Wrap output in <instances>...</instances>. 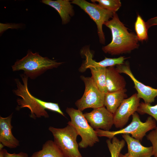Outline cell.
<instances>
[{"label":"cell","mask_w":157,"mask_h":157,"mask_svg":"<svg viewBox=\"0 0 157 157\" xmlns=\"http://www.w3.org/2000/svg\"><path fill=\"white\" fill-rule=\"evenodd\" d=\"M104 24L110 29L112 35L111 42L102 48L104 53L111 55H119L130 53L139 47L136 35L129 32L116 13L114 14L111 19Z\"/></svg>","instance_id":"6da1fadb"},{"label":"cell","mask_w":157,"mask_h":157,"mask_svg":"<svg viewBox=\"0 0 157 157\" xmlns=\"http://www.w3.org/2000/svg\"><path fill=\"white\" fill-rule=\"evenodd\" d=\"M21 77L22 83L19 79H15L17 88L13 90L15 94L21 97L17 99L18 106L17 109L28 108L30 110V116L33 119L42 117H49L46 109L57 112L65 117L58 104L44 101L33 96L28 89V77L24 74L21 75Z\"/></svg>","instance_id":"7a4b0ae2"},{"label":"cell","mask_w":157,"mask_h":157,"mask_svg":"<svg viewBox=\"0 0 157 157\" xmlns=\"http://www.w3.org/2000/svg\"><path fill=\"white\" fill-rule=\"evenodd\" d=\"M63 63L42 57L38 52L33 53L28 50L26 55L17 60L12 67L13 71L23 70L24 74L33 79L47 70L57 68Z\"/></svg>","instance_id":"3957f363"},{"label":"cell","mask_w":157,"mask_h":157,"mask_svg":"<svg viewBox=\"0 0 157 157\" xmlns=\"http://www.w3.org/2000/svg\"><path fill=\"white\" fill-rule=\"evenodd\" d=\"M156 120L151 116L148 117L145 122L141 121L139 115L136 112L132 115L131 123L125 128L116 131H110L96 129L98 136L106 137L111 139L115 135L121 134H131L132 137L141 141L148 131L156 127Z\"/></svg>","instance_id":"277c9868"},{"label":"cell","mask_w":157,"mask_h":157,"mask_svg":"<svg viewBox=\"0 0 157 157\" xmlns=\"http://www.w3.org/2000/svg\"><path fill=\"white\" fill-rule=\"evenodd\" d=\"M62 128L50 126L49 130L52 133L54 141L61 150L65 157H83L78 149L76 141L78 135L76 129L67 124Z\"/></svg>","instance_id":"5b68a950"},{"label":"cell","mask_w":157,"mask_h":157,"mask_svg":"<svg viewBox=\"0 0 157 157\" xmlns=\"http://www.w3.org/2000/svg\"><path fill=\"white\" fill-rule=\"evenodd\" d=\"M66 112L71 119L67 124L72 125L81 138L78 144L80 148L92 147L99 141L96 131L88 124L82 111L72 108H67Z\"/></svg>","instance_id":"8992f818"},{"label":"cell","mask_w":157,"mask_h":157,"mask_svg":"<svg viewBox=\"0 0 157 157\" xmlns=\"http://www.w3.org/2000/svg\"><path fill=\"white\" fill-rule=\"evenodd\" d=\"M71 2L79 7L95 23L99 42L104 44L105 38L103 25L113 17L114 13L103 8L96 3H90L85 0H73Z\"/></svg>","instance_id":"52a82bcc"},{"label":"cell","mask_w":157,"mask_h":157,"mask_svg":"<svg viewBox=\"0 0 157 157\" xmlns=\"http://www.w3.org/2000/svg\"><path fill=\"white\" fill-rule=\"evenodd\" d=\"M84 82L85 89L81 98L77 100L75 104L81 111L88 108L96 109L104 106L105 94L97 88L91 77L80 76Z\"/></svg>","instance_id":"ba28073f"},{"label":"cell","mask_w":157,"mask_h":157,"mask_svg":"<svg viewBox=\"0 0 157 157\" xmlns=\"http://www.w3.org/2000/svg\"><path fill=\"white\" fill-rule=\"evenodd\" d=\"M140 99L135 93L122 102L113 114L114 124L116 128H123L130 117L137 111Z\"/></svg>","instance_id":"9c48e42d"},{"label":"cell","mask_w":157,"mask_h":157,"mask_svg":"<svg viewBox=\"0 0 157 157\" xmlns=\"http://www.w3.org/2000/svg\"><path fill=\"white\" fill-rule=\"evenodd\" d=\"M116 69L119 73H124L130 77L137 91L138 97L140 99L142 98L145 103L150 104L154 101L155 97L157 96V89L145 85L137 80L132 73L127 62L117 65Z\"/></svg>","instance_id":"30bf717a"},{"label":"cell","mask_w":157,"mask_h":157,"mask_svg":"<svg viewBox=\"0 0 157 157\" xmlns=\"http://www.w3.org/2000/svg\"><path fill=\"white\" fill-rule=\"evenodd\" d=\"M83 115L93 129L109 131L114 124L113 114L104 106L94 109L91 112L85 113Z\"/></svg>","instance_id":"8fae6325"},{"label":"cell","mask_w":157,"mask_h":157,"mask_svg":"<svg viewBox=\"0 0 157 157\" xmlns=\"http://www.w3.org/2000/svg\"><path fill=\"white\" fill-rule=\"evenodd\" d=\"M13 113L9 116L0 117V142L4 146L15 148L19 145V141L13 135L11 124Z\"/></svg>","instance_id":"7c38bea8"},{"label":"cell","mask_w":157,"mask_h":157,"mask_svg":"<svg viewBox=\"0 0 157 157\" xmlns=\"http://www.w3.org/2000/svg\"><path fill=\"white\" fill-rule=\"evenodd\" d=\"M41 2L55 9L60 15L63 25L66 24L74 16V11L71 2L69 0H42Z\"/></svg>","instance_id":"4fadbf2b"},{"label":"cell","mask_w":157,"mask_h":157,"mask_svg":"<svg viewBox=\"0 0 157 157\" xmlns=\"http://www.w3.org/2000/svg\"><path fill=\"white\" fill-rule=\"evenodd\" d=\"M122 136L127 144V154L130 157H151L153 156L152 146L147 147L143 146L140 141L129 135L122 134Z\"/></svg>","instance_id":"5bb4252c"},{"label":"cell","mask_w":157,"mask_h":157,"mask_svg":"<svg viewBox=\"0 0 157 157\" xmlns=\"http://www.w3.org/2000/svg\"><path fill=\"white\" fill-rule=\"evenodd\" d=\"M114 66L107 68L106 85L108 92H113L125 88L126 82Z\"/></svg>","instance_id":"9a60e30c"},{"label":"cell","mask_w":157,"mask_h":157,"mask_svg":"<svg viewBox=\"0 0 157 157\" xmlns=\"http://www.w3.org/2000/svg\"><path fill=\"white\" fill-rule=\"evenodd\" d=\"M86 57V60L84 64L81 67V70L84 71L86 68L88 66H99L107 68L114 66L115 65L123 64L124 60L127 58L121 56L118 58H109L105 57L103 60L99 62H96L92 58V55L89 50L84 53Z\"/></svg>","instance_id":"2e32d148"},{"label":"cell","mask_w":157,"mask_h":157,"mask_svg":"<svg viewBox=\"0 0 157 157\" xmlns=\"http://www.w3.org/2000/svg\"><path fill=\"white\" fill-rule=\"evenodd\" d=\"M126 89L105 94L104 106L114 114L124 99L127 97Z\"/></svg>","instance_id":"e0dca14e"},{"label":"cell","mask_w":157,"mask_h":157,"mask_svg":"<svg viewBox=\"0 0 157 157\" xmlns=\"http://www.w3.org/2000/svg\"><path fill=\"white\" fill-rule=\"evenodd\" d=\"M88 68L90 69L92 75L91 77L99 90L104 94L108 93L106 85L107 68L88 66L85 69Z\"/></svg>","instance_id":"ac0fdd59"},{"label":"cell","mask_w":157,"mask_h":157,"mask_svg":"<svg viewBox=\"0 0 157 157\" xmlns=\"http://www.w3.org/2000/svg\"><path fill=\"white\" fill-rule=\"evenodd\" d=\"M30 157H65L54 141L48 140L41 150L34 153Z\"/></svg>","instance_id":"d6986e66"},{"label":"cell","mask_w":157,"mask_h":157,"mask_svg":"<svg viewBox=\"0 0 157 157\" xmlns=\"http://www.w3.org/2000/svg\"><path fill=\"white\" fill-rule=\"evenodd\" d=\"M136 35L139 41H143L148 39V29L146 22L139 15H137L134 24Z\"/></svg>","instance_id":"ffe728a7"},{"label":"cell","mask_w":157,"mask_h":157,"mask_svg":"<svg viewBox=\"0 0 157 157\" xmlns=\"http://www.w3.org/2000/svg\"><path fill=\"white\" fill-rule=\"evenodd\" d=\"M112 139V141L109 139L106 141L111 157H119L121 151L125 146V141L124 140H119L115 136Z\"/></svg>","instance_id":"44dd1931"},{"label":"cell","mask_w":157,"mask_h":157,"mask_svg":"<svg viewBox=\"0 0 157 157\" xmlns=\"http://www.w3.org/2000/svg\"><path fill=\"white\" fill-rule=\"evenodd\" d=\"M92 3L97 2L98 4L103 8L116 13L122 5L120 0H91Z\"/></svg>","instance_id":"7402d4cb"},{"label":"cell","mask_w":157,"mask_h":157,"mask_svg":"<svg viewBox=\"0 0 157 157\" xmlns=\"http://www.w3.org/2000/svg\"><path fill=\"white\" fill-rule=\"evenodd\" d=\"M137 111L140 114L149 115L157 122V104L152 106L150 104L141 102L140 103Z\"/></svg>","instance_id":"603a6c76"},{"label":"cell","mask_w":157,"mask_h":157,"mask_svg":"<svg viewBox=\"0 0 157 157\" xmlns=\"http://www.w3.org/2000/svg\"><path fill=\"white\" fill-rule=\"evenodd\" d=\"M147 138L152 144L153 155L157 157V126L147 135Z\"/></svg>","instance_id":"cb8c5ba5"},{"label":"cell","mask_w":157,"mask_h":157,"mask_svg":"<svg viewBox=\"0 0 157 157\" xmlns=\"http://www.w3.org/2000/svg\"><path fill=\"white\" fill-rule=\"evenodd\" d=\"M23 25L22 24L6 23H0V34H2L7 29H18L21 28Z\"/></svg>","instance_id":"d4e9b609"},{"label":"cell","mask_w":157,"mask_h":157,"mask_svg":"<svg viewBox=\"0 0 157 157\" xmlns=\"http://www.w3.org/2000/svg\"><path fill=\"white\" fill-rule=\"evenodd\" d=\"M4 157H28V156L27 153L22 152L18 154H10L4 149Z\"/></svg>","instance_id":"484cf974"},{"label":"cell","mask_w":157,"mask_h":157,"mask_svg":"<svg viewBox=\"0 0 157 157\" xmlns=\"http://www.w3.org/2000/svg\"><path fill=\"white\" fill-rule=\"evenodd\" d=\"M146 24L148 29L153 26L157 25V16L149 19Z\"/></svg>","instance_id":"4316f807"},{"label":"cell","mask_w":157,"mask_h":157,"mask_svg":"<svg viewBox=\"0 0 157 157\" xmlns=\"http://www.w3.org/2000/svg\"><path fill=\"white\" fill-rule=\"evenodd\" d=\"M0 157H4V149L0 150Z\"/></svg>","instance_id":"83f0119b"},{"label":"cell","mask_w":157,"mask_h":157,"mask_svg":"<svg viewBox=\"0 0 157 157\" xmlns=\"http://www.w3.org/2000/svg\"><path fill=\"white\" fill-rule=\"evenodd\" d=\"M119 157H130L128 155L127 153L125 154L124 155H123L121 154L119 155Z\"/></svg>","instance_id":"f1b7e54d"},{"label":"cell","mask_w":157,"mask_h":157,"mask_svg":"<svg viewBox=\"0 0 157 157\" xmlns=\"http://www.w3.org/2000/svg\"><path fill=\"white\" fill-rule=\"evenodd\" d=\"M4 146L1 143H0V150L3 149V148Z\"/></svg>","instance_id":"f546056e"}]
</instances>
